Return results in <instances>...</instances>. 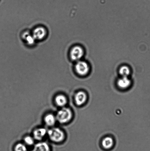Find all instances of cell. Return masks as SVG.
Masks as SVG:
<instances>
[{"label": "cell", "instance_id": "14", "mask_svg": "<svg viewBox=\"0 0 150 151\" xmlns=\"http://www.w3.org/2000/svg\"><path fill=\"white\" fill-rule=\"evenodd\" d=\"M120 74L122 77H127L130 75V71L128 67L126 66H122L119 70Z\"/></svg>", "mask_w": 150, "mask_h": 151}, {"label": "cell", "instance_id": "1", "mask_svg": "<svg viewBox=\"0 0 150 151\" xmlns=\"http://www.w3.org/2000/svg\"><path fill=\"white\" fill-rule=\"evenodd\" d=\"M47 135L51 141L56 143H60L64 141L65 134L64 131L58 128L54 127L48 131Z\"/></svg>", "mask_w": 150, "mask_h": 151}, {"label": "cell", "instance_id": "7", "mask_svg": "<svg viewBox=\"0 0 150 151\" xmlns=\"http://www.w3.org/2000/svg\"><path fill=\"white\" fill-rule=\"evenodd\" d=\"M86 94L83 91H79L75 96V101L78 106H80L84 104L86 101Z\"/></svg>", "mask_w": 150, "mask_h": 151}, {"label": "cell", "instance_id": "13", "mask_svg": "<svg viewBox=\"0 0 150 151\" xmlns=\"http://www.w3.org/2000/svg\"><path fill=\"white\" fill-rule=\"evenodd\" d=\"M23 38H24L25 40L27 42V43L29 45H32L35 43L36 40L33 37L32 35L26 32L23 35Z\"/></svg>", "mask_w": 150, "mask_h": 151}, {"label": "cell", "instance_id": "2", "mask_svg": "<svg viewBox=\"0 0 150 151\" xmlns=\"http://www.w3.org/2000/svg\"><path fill=\"white\" fill-rule=\"evenodd\" d=\"M57 120L60 124L67 123L71 119L73 113L68 108L63 107L57 112L55 115Z\"/></svg>", "mask_w": 150, "mask_h": 151}, {"label": "cell", "instance_id": "8", "mask_svg": "<svg viewBox=\"0 0 150 151\" xmlns=\"http://www.w3.org/2000/svg\"><path fill=\"white\" fill-rule=\"evenodd\" d=\"M56 116L52 114H48L44 118V122L47 126L52 127L55 125L57 122Z\"/></svg>", "mask_w": 150, "mask_h": 151}, {"label": "cell", "instance_id": "6", "mask_svg": "<svg viewBox=\"0 0 150 151\" xmlns=\"http://www.w3.org/2000/svg\"><path fill=\"white\" fill-rule=\"evenodd\" d=\"M48 134V131L44 128L36 129L33 132V136L35 140H41L44 138Z\"/></svg>", "mask_w": 150, "mask_h": 151}, {"label": "cell", "instance_id": "5", "mask_svg": "<svg viewBox=\"0 0 150 151\" xmlns=\"http://www.w3.org/2000/svg\"><path fill=\"white\" fill-rule=\"evenodd\" d=\"M32 35L36 40H42L46 37L47 31L43 27H38L34 29Z\"/></svg>", "mask_w": 150, "mask_h": 151}, {"label": "cell", "instance_id": "4", "mask_svg": "<svg viewBox=\"0 0 150 151\" xmlns=\"http://www.w3.org/2000/svg\"><path fill=\"white\" fill-rule=\"evenodd\" d=\"M75 69L78 74L85 76L89 73L90 68L88 63L86 62L79 60L76 63Z\"/></svg>", "mask_w": 150, "mask_h": 151}, {"label": "cell", "instance_id": "9", "mask_svg": "<svg viewBox=\"0 0 150 151\" xmlns=\"http://www.w3.org/2000/svg\"><path fill=\"white\" fill-rule=\"evenodd\" d=\"M55 101L57 106L63 108L65 107L67 104L68 100L65 96L62 94H59L56 96Z\"/></svg>", "mask_w": 150, "mask_h": 151}, {"label": "cell", "instance_id": "11", "mask_svg": "<svg viewBox=\"0 0 150 151\" xmlns=\"http://www.w3.org/2000/svg\"><path fill=\"white\" fill-rule=\"evenodd\" d=\"M32 151H50V148L47 143L41 142L35 145Z\"/></svg>", "mask_w": 150, "mask_h": 151}, {"label": "cell", "instance_id": "10", "mask_svg": "<svg viewBox=\"0 0 150 151\" xmlns=\"http://www.w3.org/2000/svg\"><path fill=\"white\" fill-rule=\"evenodd\" d=\"M131 81L127 77H122L117 81V85L120 88L126 89L130 86Z\"/></svg>", "mask_w": 150, "mask_h": 151}, {"label": "cell", "instance_id": "3", "mask_svg": "<svg viewBox=\"0 0 150 151\" xmlns=\"http://www.w3.org/2000/svg\"><path fill=\"white\" fill-rule=\"evenodd\" d=\"M84 54L83 48L79 46H75L72 48L70 52V57L72 60L75 61L80 60Z\"/></svg>", "mask_w": 150, "mask_h": 151}, {"label": "cell", "instance_id": "16", "mask_svg": "<svg viewBox=\"0 0 150 151\" xmlns=\"http://www.w3.org/2000/svg\"><path fill=\"white\" fill-rule=\"evenodd\" d=\"M15 151H27V148L25 145L23 143H19L15 147Z\"/></svg>", "mask_w": 150, "mask_h": 151}, {"label": "cell", "instance_id": "15", "mask_svg": "<svg viewBox=\"0 0 150 151\" xmlns=\"http://www.w3.org/2000/svg\"><path fill=\"white\" fill-rule=\"evenodd\" d=\"M24 142L28 145L31 146L34 144L35 142V139L33 137L30 136H27L24 137Z\"/></svg>", "mask_w": 150, "mask_h": 151}, {"label": "cell", "instance_id": "12", "mask_svg": "<svg viewBox=\"0 0 150 151\" xmlns=\"http://www.w3.org/2000/svg\"><path fill=\"white\" fill-rule=\"evenodd\" d=\"M114 141L111 137H107L104 139L102 142V145L104 148L109 149L112 147Z\"/></svg>", "mask_w": 150, "mask_h": 151}]
</instances>
